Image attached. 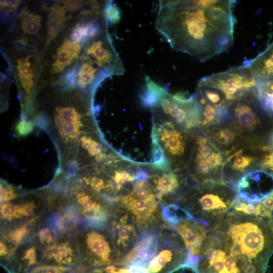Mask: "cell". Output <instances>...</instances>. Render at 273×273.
<instances>
[{
    "label": "cell",
    "instance_id": "obj_1",
    "mask_svg": "<svg viewBox=\"0 0 273 273\" xmlns=\"http://www.w3.org/2000/svg\"><path fill=\"white\" fill-rule=\"evenodd\" d=\"M236 3L233 0L160 1L155 27L173 50L205 62L233 45Z\"/></svg>",
    "mask_w": 273,
    "mask_h": 273
},
{
    "label": "cell",
    "instance_id": "obj_2",
    "mask_svg": "<svg viewBox=\"0 0 273 273\" xmlns=\"http://www.w3.org/2000/svg\"><path fill=\"white\" fill-rule=\"evenodd\" d=\"M40 99L35 101L30 119L53 138L60 151L62 170L68 172L82 139L98 131L90 98L70 87L54 90Z\"/></svg>",
    "mask_w": 273,
    "mask_h": 273
},
{
    "label": "cell",
    "instance_id": "obj_3",
    "mask_svg": "<svg viewBox=\"0 0 273 273\" xmlns=\"http://www.w3.org/2000/svg\"><path fill=\"white\" fill-rule=\"evenodd\" d=\"M209 232L241 273H258L273 252V232L260 217L231 211Z\"/></svg>",
    "mask_w": 273,
    "mask_h": 273
},
{
    "label": "cell",
    "instance_id": "obj_4",
    "mask_svg": "<svg viewBox=\"0 0 273 273\" xmlns=\"http://www.w3.org/2000/svg\"><path fill=\"white\" fill-rule=\"evenodd\" d=\"M7 136L1 156L4 169L23 173L51 172L56 176L62 171L61 155L54 139L30 119L19 118Z\"/></svg>",
    "mask_w": 273,
    "mask_h": 273
},
{
    "label": "cell",
    "instance_id": "obj_5",
    "mask_svg": "<svg viewBox=\"0 0 273 273\" xmlns=\"http://www.w3.org/2000/svg\"><path fill=\"white\" fill-rule=\"evenodd\" d=\"M80 253V265L87 268L101 267L118 258L107 229L81 226L74 233Z\"/></svg>",
    "mask_w": 273,
    "mask_h": 273
},
{
    "label": "cell",
    "instance_id": "obj_6",
    "mask_svg": "<svg viewBox=\"0 0 273 273\" xmlns=\"http://www.w3.org/2000/svg\"><path fill=\"white\" fill-rule=\"evenodd\" d=\"M68 196L83 226L102 229L108 228L114 214L113 204L84 188L69 177Z\"/></svg>",
    "mask_w": 273,
    "mask_h": 273
},
{
    "label": "cell",
    "instance_id": "obj_7",
    "mask_svg": "<svg viewBox=\"0 0 273 273\" xmlns=\"http://www.w3.org/2000/svg\"><path fill=\"white\" fill-rule=\"evenodd\" d=\"M49 191V186L35 190H23L15 199L1 203V226L47 215Z\"/></svg>",
    "mask_w": 273,
    "mask_h": 273
},
{
    "label": "cell",
    "instance_id": "obj_8",
    "mask_svg": "<svg viewBox=\"0 0 273 273\" xmlns=\"http://www.w3.org/2000/svg\"><path fill=\"white\" fill-rule=\"evenodd\" d=\"M257 81L250 70L242 64L205 76L199 82L219 92L231 106L251 92Z\"/></svg>",
    "mask_w": 273,
    "mask_h": 273
},
{
    "label": "cell",
    "instance_id": "obj_9",
    "mask_svg": "<svg viewBox=\"0 0 273 273\" xmlns=\"http://www.w3.org/2000/svg\"><path fill=\"white\" fill-rule=\"evenodd\" d=\"M120 200L121 207L130 214L137 228L144 232L155 229L163 218L157 199H142L127 195Z\"/></svg>",
    "mask_w": 273,
    "mask_h": 273
},
{
    "label": "cell",
    "instance_id": "obj_10",
    "mask_svg": "<svg viewBox=\"0 0 273 273\" xmlns=\"http://www.w3.org/2000/svg\"><path fill=\"white\" fill-rule=\"evenodd\" d=\"M236 198L248 203H258L273 192V174L256 170L244 174L235 186Z\"/></svg>",
    "mask_w": 273,
    "mask_h": 273
},
{
    "label": "cell",
    "instance_id": "obj_11",
    "mask_svg": "<svg viewBox=\"0 0 273 273\" xmlns=\"http://www.w3.org/2000/svg\"><path fill=\"white\" fill-rule=\"evenodd\" d=\"M115 209L112 220L107 229L119 258L126 254L139 240L136 225L130 214L121 208Z\"/></svg>",
    "mask_w": 273,
    "mask_h": 273
},
{
    "label": "cell",
    "instance_id": "obj_12",
    "mask_svg": "<svg viewBox=\"0 0 273 273\" xmlns=\"http://www.w3.org/2000/svg\"><path fill=\"white\" fill-rule=\"evenodd\" d=\"M41 263L75 267L80 264V253L74 234L60 236L42 251Z\"/></svg>",
    "mask_w": 273,
    "mask_h": 273
},
{
    "label": "cell",
    "instance_id": "obj_13",
    "mask_svg": "<svg viewBox=\"0 0 273 273\" xmlns=\"http://www.w3.org/2000/svg\"><path fill=\"white\" fill-rule=\"evenodd\" d=\"M207 227L193 218L182 220L172 228L184 242L188 256H199L208 233Z\"/></svg>",
    "mask_w": 273,
    "mask_h": 273
},
{
    "label": "cell",
    "instance_id": "obj_14",
    "mask_svg": "<svg viewBox=\"0 0 273 273\" xmlns=\"http://www.w3.org/2000/svg\"><path fill=\"white\" fill-rule=\"evenodd\" d=\"M42 256L41 248L30 239L18 247L14 256L3 267L8 273H27L41 263Z\"/></svg>",
    "mask_w": 273,
    "mask_h": 273
},
{
    "label": "cell",
    "instance_id": "obj_15",
    "mask_svg": "<svg viewBox=\"0 0 273 273\" xmlns=\"http://www.w3.org/2000/svg\"><path fill=\"white\" fill-rule=\"evenodd\" d=\"M159 243V234L155 233L144 234L126 254L114 263L126 265L138 260L148 262L156 254Z\"/></svg>",
    "mask_w": 273,
    "mask_h": 273
},
{
    "label": "cell",
    "instance_id": "obj_16",
    "mask_svg": "<svg viewBox=\"0 0 273 273\" xmlns=\"http://www.w3.org/2000/svg\"><path fill=\"white\" fill-rule=\"evenodd\" d=\"M44 216L1 226V240L16 250L19 246L31 238L37 224Z\"/></svg>",
    "mask_w": 273,
    "mask_h": 273
},
{
    "label": "cell",
    "instance_id": "obj_17",
    "mask_svg": "<svg viewBox=\"0 0 273 273\" xmlns=\"http://www.w3.org/2000/svg\"><path fill=\"white\" fill-rule=\"evenodd\" d=\"M243 65L257 80L273 78V41L253 59H245Z\"/></svg>",
    "mask_w": 273,
    "mask_h": 273
},
{
    "label": "cell",
    "instance_id": "obj_18",
    "mask_svg": "<svg viewBox=\"0 0 273 273\" xmlns=\"http://www.w3.org/2000/svg\"><path fill=\"white\" fill-rule=\"evenodd\" d=\"M81 50L78 43L66 38L57 49L55 55V60L51 64V72L56 74L69 66L77 59Z\"/></svg>",
    "mask_w": 273,
    "mask_h": 273
},
{
    "label": "cell",
    "instance_id": "obj_19",
    "mask_svg": "<svg viewBox=\"0 0 273 273\" xmlns=\"http://www.w3.org/2000/svg\"><path fill=\"white\" fill-rule=\"evenodd\" d=\"M248 93L234 103L235 106L232 111L234 118L241 128L251 130L260 123V120L251 106V102L248 101Z\"/></svg>",
    "mask_w": 273,
    "mask_h": 273
},
{
    "label": "cell",
    "instance_id": "obj_20",
    "mask_svg": "<svg viewBox=\"0 0 273 273\" xmlns=\"http://www.w3.org/2000/svg\"><path fill=\"white\" fill-rule=\"evenodd\" d=\"M70 2L62 3V5L57 4L51 6L48 10L47 18V39L46 44L58 34L59 30L65 18L67 11L69 8L74 6Z\"/></svg>",
    "mask_w": 273,
    "mask_h": 273
},
{
    "label": "cell",
    "instance_id": "obj_21",
    "mask_svg": "<svg viewBox=\"0 0 273 273\" xmlns=\"http://www.w3.org/2000/svg\"><path fill=\"white\" fill-rule=\"evenodd\" d=\"M47 215L37 224L31 238L41 248L42 252L53 244L60 237L50 223Z\"/></svg>",
    "mask_w": 273,
    "mask_h": 273
},
{
    "label": "cell",
    "instance_id": "obj_22",
    "mask_svg": "<svg viewBox=\"0 0 273 273\" xmlns=\"http://www.w3.org/2000/svg\"><path fill=\"white\" fill-rule=\"evenodd\" d=\"M253 94L261 108L273 115V78L258 80Z\"/></svg>",
    "mask_w": 273,
    "mask_h": 273
},
{
    "label": "cell",
    "instance_id": "obj_23",
    "mask_svg": "<svg viewBox=\"0 0 273 273\" xmlns=\"http://www.w3.org/2000/svg\"><path fill=\"white\" fill-rule=\"evenodd\" d=\"M157 200L162 201L165 197L176 192L179 187L177 175L173 172H165L154 180Z\"/></svg>",
    "mask_w": 273,
    "mask_h": 273
},
{
    "label": "cell",
    "instance_id": "obj_24",
    "mask_svg": "<svg viewBox=\"0 0 273 273\" xmlns=\"http://www.w3.org/2000/svg\"><path fill=\"white\" fill-rule=\"evenodd\" d=\"M161 213L164 221L172 228L182 220L193 218V216L186 210L177 205L169 204L163 206Z\"/></svg>",
    "mask_w": 273,
    "mask_h": 273
},
{
    "label": "cell",
    "instance_id": "obj_25",
    "mask_svg": "<svg viewBox=\"0 0 273 273\" xmlns=\"http://www.w3.org/2000/svg\"><path fill=\"white\" fill-rule=\"evenodd\" d=\"M21 24L23 32L28 35L38 33L41 27V17L24 10L20 14Z\"/></svg>",
    "mask_w": 273,
    "mask_h": 273
},
{
    "label": "cell",
    "instance_id": "obj_26",
    "mask_svg": "<svg viewBox=\"0 0 273 273\" xmlns=\"http://www.w3.org/2000/svg\"><path fill=\"white\" fill-rule=\"evenodd\" d=\"M74 267L40 263L31 268L27 273H71Z\"/></svg>",
    "mask_w": 273,
    "mask_h": 273
},
{
    "label": "cell",
    "instance_id": "obj_27",
    "mask_svg": "<svg viewBox=\"0 0 273 273\" xmlns=\"http://www.w3.org/2000/svg\"><path fill=\"white\" fill-rule=\"evenodd\" d=\"M258 203H248L235 198L230 211H234L246 214L257 216Z\"/></svg>",
    "mask_w": 273,
    "mask_h": 273
},
{
    "label": "cell",
    "instance_id": "obj_28",
    "mask_svg": "<svg viewBox=\"0 0 273 273\" xmlns=\"http://www.w3.org/2000/svg\"><path fill=\"white\" fill-rule=\"evenodd\" d=\"M241 150H240L232 156L235 157L234 160L232 165V168L234 170L242 171L255 161V158L241 154Z\"/></svg>",
    "mask_w": 273,
    "mask_h": 273
},
{
    "label": "cell",
    "instance_id": "obj_29",
    "mask_svg": "<svg viewBox=\"0 0 273 273\" xmlns=\"http://www.w3.org/2000/svg\"><path fill=\"white\" fill-rule=\"evenodd\" d=\"M236 133L230 128L221 129L216 132L214 135V140L221 145L229 146L234 141Z\"/></svg>",
    "mask_w": 273,
    "mask_h": 273
},
{
    "label": "cell",
    "instance_id": "obj_30",
    "mask_svg": "<svg viewBox=\"0 0 273 273\" xmlns=\"http://www.w3.org/2000/svg\"><path fill=\"white\" fill-rule=\"evenodd\" d=\"M19 1H1V10L6 15H8L18 7L20 4Z\"/></svg>",
    "mask_w": 273,
    "mask_h": 273
},
{
    "label": "cell",
    "instance_id": "obj_31",
    "mask_svg": "<svg viewBox=\"0 0 273 273\" xmlns=\"http://www.w3.org/2000/svg\"><path fill=\"white\" fill-rule=\"evenodd\" d=\"M261 166L263 169L273 172V153L264 157L262 161Z\"/></svg>",
    "mask_w": 273,
    "mask_h": 273
}]
</instances>
